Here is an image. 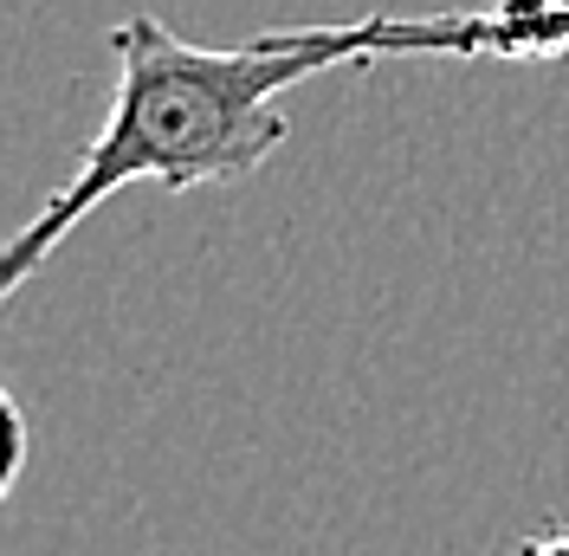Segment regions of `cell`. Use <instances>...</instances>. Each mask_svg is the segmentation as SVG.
I'll return each mask as SVG.
<instances>
[{"mask_svg":"<svg viewBox=\"0 0 569 556\" xmlns=\"http://www.w3.org/2000/svg\"><path fill=\"white\" fill-rule=\"evenodd\" d=\"M466 59V7L453 13H369L350 27H284L247 46H188L156 13H130L110 27L117 91L104 130L84 142L71 181L13 234L0 252V298H13L27 278L78 234L84 214H98L130 181H156L169 195L240 181L266 169L291 137L284 91L311 85L323 71L376 66V59Z\"/></svg>","mask_w":569,"mask_h":556,"instance_id":"6da1fadb","label":"cell"},{"mask_svg":"<svg viewBox=\"0 0 569 556\" xmlns=\"http://www.w3.org/2000/svg\"><path fill=\"white\" fill-rule=\"evenodd\" d=\"M466 59H569V0L466 7Z\"/></svg>","mask_w":569,"mask_h":556,"instance_id":"7a4b0ae2","label":"cell"},{"mask_svg":"<svg viewBox=\"0 0 569 556\" xmlns=\"http://www.w3.org/2000/svg\"><path fill=\"white\" fill-rule=\"evenodd\" d=\"M0 420H7V466H0V492L20 486V473H27V420L13 408V395L0 401Z\"/></svg>","mask_w":569,"mask_h":556,"instance_id":"3957f363","label":"cell"},{"mask_svg":"<svg viewBox=\"0 0 569 556\" xmlns=\"http://www.w3.org/2000/svg\"><path fill=\"white\" fill-rule=\"evenodd\" d=\"M518 556H569V524L543 518V524H537V530H531V537L518 544Z\"/></svg>","mask_w":569,"mask_h":556,"instance_id":"277c9868","label":"cell"}]
</instances>
